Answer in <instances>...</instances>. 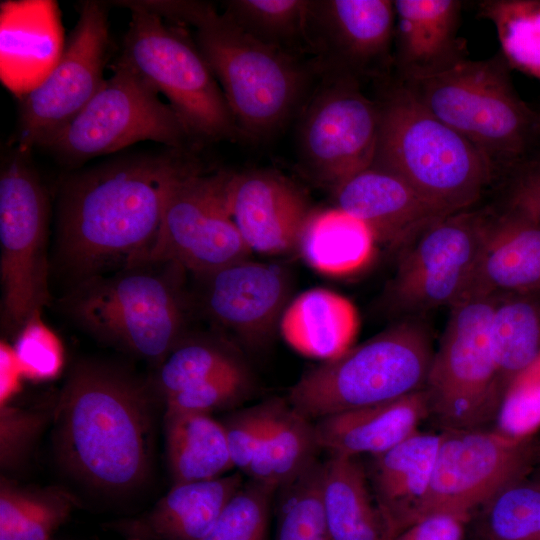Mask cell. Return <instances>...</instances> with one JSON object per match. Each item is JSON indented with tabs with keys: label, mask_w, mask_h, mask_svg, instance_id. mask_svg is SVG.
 I'll return each mask as SVG.
<instances>
[{
	"label": "cell",
	"mask_w": 540,
	"mask_h": 540,
	"mask_svg": "<svg viewBox=\"0 0 540 540\" xmlns=\"http://www.w3.org/2000/svg\"><path fill=\"white\" fill-rule=\"evenodd\" d=\"M200 168L187 149L115 158L72 175L58 203L59 262L77 282L142 263L175 184Z\"/></svg>",
	"instance_id": "1"
},
{
	"label": "cell",
	"mask_w": 540,
	"mask_h": 540,
	"mask_svg": "<svg viewBox=\"0 0 540 540\" xmlns=\"http://www.w3.org/2000/svg\"><path fill=\"white\" fill-rule=\"evenodd\" d=\"M152 383L121 367L81 361L54 405V449L69 474L108 495L139 488L149 476L154 436Z\"/></svg>",
	"instance_id": "2"
},
{
	"label": "cell",
	"mask_w": 540,
	"mask_h": 540,
	"mask_svg": "<svg viewBox=\"0 0 540 540\" xmlns=\"http://www.w3.org/2000/svg\"><path fill=\"white\" fill-rule=\"evenodd\" d=\"M140 6L195 28L194 42L224 93L240 135L267 139L300 107L310 74L294 54L256 40L207 2L145 0Z\"/></svg>",
	"instance_id": "3"
},
{
	"label": "cell",
	"mask_w": 540,
	"mask_h": 540,
	"mask_svg": "<svg viewBox=\"0 0 540 540\" xmlns=\"http://www.w3.org/2000/svg\"><path fill=\"white\" fill-rule=\"evenodd\" d=\"M379 105L371 166L398 176L449 213L471 209L499 172L492 161L429 112L402 82Z\"/></svg>",
	"instance_id": "4"
},
{
	"label": "cell",
	"mask_w": 540,
	"mask_h": 540,
	"mask_svg": "<svg viewBox=\"0 0 540 540\" xmlns=\"http://www.w3.org/2000/svg\"><path fill=\"white\" fill-rule=\"evenodd\" d=\"M183 272L166 262L124 267L77 282L62 307L93 336L158 367L186 335Z\"/></svg>",
	"instance_id": "5"
},
{
	"label": "cell",
	"mask_w": 540,
	"mask_h": 540,
	"mask_svg": "<svg viewBox=\"0 0 540 540\" xmlns=\"http://www.w3.org/2000/svg\"><path fill=\"white\" fill-rule=\"evenodd\" d=\"M435 349L419 317L391 326L322 361L290 388L289 404L311 420L395 400L423 390Z\"/></svg>",
	"instance_id": "6"
},
{
	"label": "cell",
	"mask_w": 540,
	"mask_h": 540,
	"mask_svg": "<svg viewBox=\"0 0 540 540\" xmlns=\"http://www.w3.org/2000/svg\"><path fill=\"white\" fill-rule=\"evenodd\" d=\"M501 53L465 59L424 79L402 82L436 118L506 172L540 146V113L516 91Z\"/></svg>",
	"instance_id": "7"
},
{
	"label": "cell",
	"mask_w": 540,
	"mask_h": 540,
	"mask_svg": "<svg viewBox=\"0 0 540 540\" xmlns=\"http://www.w3.org/2000/svg\"><path fill=\"white\" fill-rule=\"evenodd\" d=\"M123 7L131 9L132 18L116 61L166 97L193 139L239 135L224 93L194 40L155 13Z\"/></svg>",
	"instance_id": "8"
},
{
	"label": "cell",
	"mask_w": 540,
	"mask_h": 540,
	"mask_svg": "<svg viewBox=\"0 0 540 540\" xmlns=\"http://www.w3.org/2000/svg\"><path fill=\"white\" fill-rule=\"evenodd\" d=\"M496 295L462 296L450 308L424 390L429 417L446 430L487 429L504 397L490 343Z\"/></svg>",
	"instance_id": "9"
},
{
	"label": "cell",
	"mask_w": 540,
	"mask_h": 540,
	"mask_svg": "<svg viewBox=\"0 0 540 540\" xmlns=\"http://www.w3.org/2000/svg\"><path fill=\"white\" fill-rule=\"evenodd\" d=\"M48 200L28 151L15 149L0 173L2 324L15 335L49 302Z\"/></svg>",
	"instance_id": "10"
},
{
	"label": "cell",
	"mask_w": 540,
	"mask_h": 540,
	"mask_svg": "<svg viewBox=\"0 0 540 540\" xmlns=\"http://www.w3.org/2000/svg\"><path fill=\"white\" fill-rule=\"evenodd\" d=\"M491 217L488 211L471 209L449 214L400 249L381 296L384 311L398 320L457 302L467 289Z\"/></svg>",
	"instance_id": "11"
},
{
	"label": "cell",
	"mask_w": 540,
	"mask_h": 540,
	"mask_svg": "<svg viewBox=\"0 0 540 540\" xmlns=\"http://www.w3.org/2000/svg\"><path fill=\"white\" fill-rule=\"evenodd\" d=\"M193 139L159 93L115 61L113 75L86 107L45 146L68 163H80L151 140L186 149Z\"/></svg>",
	"instance_id": "12"
},
{
	"label": "cell",
	"mask_w": 540,
	"mask_h": 540,
	"mask_svg": "<svg viewBox=\"0 0 540 540\" xmlns=\"http://www.w3.org/2000/svg\"><path fill=\"white\" fill-rule=\"evenodd\" d=\"M227 175L204 174L198 168L175 184L142 263H173L203 277L249 258L251 251L229 211Z\"/></svg>",
	"instance_id": "13"
},
{
	"label": "cell",
	"mask_w": 540,
	"mask_h": 540,
	"mask_svg": "<svg viewBox=\"0 0 540 540\" xmlns=\"http://www.w3.org/2000/svg\"><path fill=\"white\" fill-rule=\"evenodd\" d=\"M304 105L298 127L302 166L333 191L374 160L379 102L369 99L359 80L328 74Z\"/></svg>",
	"instance_id": "14"
},
{
	"label": "cell",
	"mask_w": 540,
	"mask_h": 540,
	"mask_svg": "<svg viewBox=\"0 0 540 540\" xmlns=\"http://www.w3.org/2000/svg\"><path fill=\"white\" fill-rule=\"evenodd\" d=\"M108 47L106 5L85 1L58 60L20 101L17 148L46 146L86 107L106 80Z\"/></svg>",
	"instance_id": "15"
},
{
	"label": "cell",
	"mask_w": 540,
	"mask_h": 540,
	"mask_svg": "<svg viewBox=\"0 0 540 540\" xmlns=\"http://www.w3.org/2000/svg\"><path fill=\"white\" fill-rule=\"evenodd\" d=\"M441 435L422 518L438 512L471 517L525 478L537 455L531 438H512L496 429L446 430Z\"/></svg>",
	"instance_id": "16"
},
{
	"label": "cell",
	"mask_w": 540,
	"mask_h": 540,
	"mask_svg": "<svg viewBox=\"0 0 540 540\" xmlns=\"http://www.w3.org/2000/svg\"><path fill=\"white\" fill-rule=\"evenodd\" d=\"M396 12L390 0H313L311 49L329 74L360 79L386 68L394 57Z\"/></svg>",
	"instance_id": "17"
},
{
	"label": "cell",
	"mask_w": 540,
	"mask_h": 540,
	"mask_svg": "<svg viewBox=\"0 0 540 540\" xmlns=\"http://www.w3.org/2000/svg\"><path fill=\"white\" fill-rule=\"evenodd\" d=\"M208 315L250 346H261L279 328L289 304L291 276L277 263L245 259L199 277Z\"/></svg>",
	"instance_id": "18"
},
{
	"label": "cell",
	"mask_w": 540,
	"mask_h": 540,
	"mask_svg": "<svg viewBox=\"0 0 540 540\" xmlns=\"http://www.w3.org/2000/svg\"><path fill=\"white\" fill-rule=\"evenodd\" d=\"M226 198L251 252L280 255L296 251L312 208L292 181L270 170L228 173Z\"/></svg>",
	"instance_id": "19"
},
{
	"label": "cell",
	"mask_w": 540,
	"mask_h": 540,
	"mask_svg": "<svg viewBox=\"0 0 540 540\" xmlns=\"http://www.w3.org/2000/svg\"><path fill=\"white\" fill-rule=\"evenodd\" d=\"M334 194L336 207L365 223L377 243L397 252L452 214L398 176L372 166L347 179Z\"/></svg>",
	"instance_id": "20"
},
{
	"label": "cell",
	"mask_w": 540,
	"mask_h": 540,
	"mask_svg": "<svg viewBox=\"0 0 540 540\" xmlns=\"http://www.w3.org/2000/svg\"><path fill=\"white\" fill-rule=\"evenodd\" d=\"M394 62L402 82L442 73L467 59L458 36L462 2L395 0Z\"/></svg>",
	"instance_id": "21"
},
{
	"label": "cell",
	"mask_w": 540,
	"mask_h": 540,
	"mask_svg": "<svg viewBox=\"0 0 540 540\" xmlns=\"http://www.w3.org/2000/svg\"><path fill=\"white\" fill-rule=\"evenodd\" d=\"M441 437V433L417 431L388 451L371 456L368 478L387 539L422 518Z\"/></svg>",
	"instance_id": "22"
},
{
	"label": "cell",
	"mask_w": 540,
	"mask_h": 540,
	"mask_svg": "<svg viewBox=\"0 0 540 540\" xmlns=\"http://www.w3.org/2000/svg\"><path fill=\"white\" fill-rule=\"evenodd\" d=\"M429 417L425 390L315 421L321 449L330 455L375 456L398 445Z\"/></svg>",
	"instance_id": "23"
},
{
	"label": "cell",
	"mask_w": 540,
	"mask_h": 540,
	"mask_svg": "<svg viewBox=\"0 0 540 540\" xmlns=\"http://www.w3.org/2000/svg\"><path fill=\"white\" fill-rule=\"evenodd\" d=\"M540 291V224L510 211L492 214L464 295Z\"/></svg>",
	"instance_id": "24"
},
{
	"label": "cell",
	"mask_w": 540,
	"mask_h": 540,
	"mask_svg": "<svg viewBox=\"0 0 540 540\" xmlns=\"http://www.w3.org/2000/svg\"><path fill=\"white\" fill-rule=\"evenodd\" d=\"M239 472L219 478L173 484L145 514L114 525L141 540H200L243 484Z\"/></svg>",
	"instance_id": "25"
},
{
	"label": "cell",
	"mask_w": 540,
	"mask_h": 540,
	"mask_svg": "<svg viewBox=\"0 0 540 540\" xmlns=\"http://www.w3.org/2000/svg\"><path fill=\"white\" fill-rule=\"evenodd\" d=\"M358 326L351 301L332 290L313 288L289 302L279 330L295 351L327 361L352 347Z\"/></svg>",
	"instance_id": "26"
},
{
	"label": "cell",
	"mask_w": 540,
	"mask_h": 540,
	"mask_svg": "<svg viewBox=\"0 0 540 540\" xmlns=\"http://www.w3.org/2000/svg\"><path fill=\"white\" fill-rule=\"evenodd\" d=\"M367 471L358 457L330 455L322 463L321 503L331 540H386Z\"/></svg>",
	"instance_id": "27"
},
{
	"label": "cell",
	"mask_w": 540,
	"mask_h": 540,
	"mask_svg": "<svg viewBox=\"0 0 540 540\" xmlns=\"http://www.w3.org/2000/svg\"><path fill=\"white\" fill-rule=\"evenodd\" d=\"M377 241L361 220L339 209H312L300 234L296 251L316 271L348 275L373 258Z\"/></svg>",
	"instance_id": "28"
},
{
	"label": "cell",
	"mask_w": 540,
	"mask_h": 540,
	"mask_svg": "<svg viewBox=\"0 0 540 540\" xmlns=\"http://www.w3.org/2000/svg\"><path fill=\"white\" fill-rule=\"evenodd\" d=\"M163 423L173 484L219 478L234 468L224 426L210 414L165 410Z\"/></svg>",
	"instance_id": "29"
},
{
	"label": "cell",
	"mask_w": 540,
	"mask_h": 540,
	"mask_svg": "<svg viewBox=\"0 0 540 540\" xmlns=\"http://www.w3.org/2000/svg\"><path fill=\"white\" fill-rule=\"evenodd\" d=\"M319 450L315 422L289 402L277 399L264 438L246 475L278 490L316 463Z\"/></svg>",
	"instance_id": "30"
},
{
	"label": "cell",
	"mask_w": 540,
	"mask_h": 540,
	"mask_svg": "<svg viewBox=\"0 0 540 540\" xmlns=\"http://www.w3.org/2000/svg\"><path fill=\"white\" fill-rule=\"evenodd\" d=\"M490 343L505 394L540 357V291L496 295Z\"/></svg>",
	"instance_id": "31"
},
{
	"label": "cell",
	"mask_w": 540,
	"mask_h": 540,
	"mask_svg": "<svg viewBox=\"0 0 540 540\" xmlns=\"http://www.w3.org/2000/svg\"><path fill=\"white\" fill-rule=\"evenodd\" d=\"M310 4L311 0H230L224 13L256 40L293 54L290 49L301 41L310 47Z\"/></svg>",
	"instance_id": "32"
},
{
	"label": "cell",
	"mask_w": 540,
	"mask_h": 540,
	"mask_svg": "<svg viewBox=\"0 0 540 540\" xmlns=\"http://www.w3.org/2000/svg\"><path fill=\"white\" fill-rule=\"evenodd\" d=\"M478 14L494 24L509 67L540 80V1L485 0Z\"/></svg>",
	"instance_id": "33"
},
{
	"label": "cell",
	"mask_w": 540,
	"mask_h": 540,
	"mask_svg": "<svg viewBox=\"0 0 540 540\" xmlns=\"http://www.w3.org/2000/svg\"><path fill=\"white\" fill-rule=\"evenodd\" d=\"M244 365L221 340L187 336L157 367L154 389L163 400L205 380Z\"/></svg>",
	"instance_id": "34"
},
{
	"label": "cell",
	"mask_w": 540,
	"mask_h": 540,
	"mask_svg": "<svg viewBox=\"0 0 540 540\" xmlns=\"http://www.w3.org/2000/svg\"><path fill=\"white\" fill-rule=\"evenodd\" d=\"M476 540H540V481L523 478L480 507Z\"/></svg>",
	"instance_id": "35"
},
{
	"label": "cell",
	"mask_w": 540,
	"mask_h": 540,
	"mask_svg": "<svg viewBox=\"0 0 540 540\" xmlns=\"http://www.w3.org/2000/svg\"><path fill=\"white\" fill-rule=\"evenodd\" d=\"M322 463L283 486L275 540H331L321 503Z\"/></svg>",
	"instance_id": "36"
},
{
	"label": "cell",
	"mask_w": 540,
	"mask_h": 540,
	"mask_svg": "<svg viewBox=\"0 0 540 540\" xmlns=\"http://www.w3.org/2000/svg\"><path fill=\"white\" fill-rule=\"evenodd\" d=\"M276 491L273 486L251 479L243 483L200 540H266Z\"/></svg>",
	"instance_id": "37"
},
{
	"label": "cell",
	"mask_w": 540,
	"mask_h": 540,
	"mask_svg": "<svg viewBox=\"0 0 540 540\" xmlns=\"http://www.w3.org/2000/svg\"><path fill=\"white\" fill-rule=\"evenodd\" d=\"M495 425L516 439H529L540 428V357L507 388Z\"/></svg>",
	"instance_id": "38"
},
{
	"label": "cell",
	"mask_w": 540,
	"mask_h": 540,
	"mask_svg": "<svg viewBox=\"0 0 540 540\" xmlns=\"http://www.w3.org/2000/svg\"><path fill=\"white\" fill-rule=\"evenodd\" d=\"M44 408L0 405V466L3 472L19 470L53 415Z\"/></svg>",
	"instance_id": "39"
},
{
	"label": "cell",
	"mask_w": 540,
	"mask_h": 540,
	"mask_svg": "<svg viewBox=\"0 0 540 540\" xmlns=\"http://www.w3.org/2000/svg\"><path fill=\"white\" fill-rule=\"evenodd\" d=\"M249 386V374L242 365L166 398L165 410L211 415L240 401Z\"/></svg>",
	"instance_id": "40"
},
{
	"label": "cell",
	"mask_w": 540,
	"mask_h": 540,
	"mask_svg": "<svg viewBox=\"0 0 540 540\" xmlns=\"http://www.w3.org/2000/svg\"><path fill=\"white\" fill-rule=\"evenodd\" d=\"M25 378L45 381L55 378L64 362L63 347L58 336L33 316L16 334L12 346Z\"/></svg>",
	"instance_id": "41"
},
{
	"label": "cell",
	"mask_w": 540,
	"mask_h": 540,
	"mask_svg": "<svg viewBox=\"0 0 540 540\" xmlns=\"http://www.w3.org/2000/svg\"><path fill=\"white\" fill-rule=\"evenodd\" d=\"M75 505V498L65 490L54 487L36 490L15 528L0 540H53Z\"/></svg>",
	"instance_id": "42"
},
{
	"label": "cell",
	"mask_w": 540,
	"mask_h": 540,
	"mask_svg": "<svg viewBox=\"0 0 540 540\" xmlns=\"http://www.w3.org/2000/svg\"><path fill=\"white\" fill-rule=\"evenodd\" d=\"M277 398L238 410L224 420L227 444L234 468L249 469L273 415Z\"/></svg>",
	"instance_id": "43"
},
{
	"label": "cell",
	"mask_w": 540,
	"mask_h": 540,
	"mask_svg": "<svg viewBox=\"0 0 540 540\" xmlns=\"http://www.w3.org/2000/svg\"><path fill=\"white\" fill-rule=\"evenodd\" d=\"M507 172L505 210L540 224V152Z\"/></svg>",
	"instance_id": "44"
},
{
	"label": "cell",
	"mask_w": 540,
	"mask_h": 540,
	"mask_svg": "<svg viewBox=\"0 0 540 540\" xmlns=\"http://www.w3.org/2000/svg\"><path fill=\"white\" fill-rule=\"evenodd\" d=\"M470 519L464 514L433 513L387 540H464Z\"/></svg>",
	"instance_id": "45"
},
{
	"label": "cell",
	"mask_w": 540,
	"mask_h": 540,
	"mask_svg": "<svg viewBox=\"0 0 540 540\" xmlns=\"http://www.w3.org/2000/svg\"><path fill=\"white\" fill-rule=\"evenodd\" d=\"M25 378L13 347L6 342L0 344V405L10 403L20 391Z\"/></svg>",
	"instance_id": "46"
},
{
	"label": "cell",
	"mask_w": 540,
	"mask_h": 540,
	"mask_svg": "<svg viewBox=\"0 0 540 540\" xmlns=\"http://www.w3.org/2000/svg\"><path fill=\"white\" fill-rule=\"evenodd\" d=\"M130 540H141V539H136V538H133V539H130Z\"/></svg>",
	"instance_id": "47"
}]
</instances>
